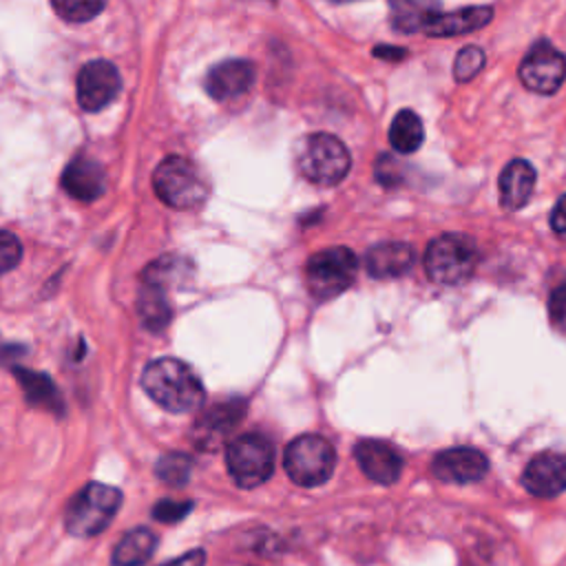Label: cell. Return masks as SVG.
Returning <instances> with one entry per match:
<instances>
[{
  "label": "cell",
  "instance_id": "f1b7e54d",
  "mask_svg": "<svg viewBox=\"0 0 566 566\" xmlns=\"http://www.w3.org/2000/svg\"><path fill=\"white\" fill-rule=\"evenodd\" d=\"M22 256V245L15 234L0 230V274L13 270L20 263Z\"/></svg>",
  "mask_w": 566,
  "mask_h": 566
},
{
  "label": "cell",
  "instance_id": "3957f363",
  "mask_svg": "<svg viewBox=\"0 0 566 566\" xmlns=\"http://www.w3.org/2000/svg\"><path fill=\"white\" fill-rule=\"evenodd\" d=\"M153 188L157 197L177 210H190L206 201L208 181L201 170L186 157H166L153 172Z\"/></svg>",
  "mask_w": 566,
  "mask_h": 566
},
{
  "label": "cell",
  "instance_id": "ba28073f",
  "mask_svg": "<svg viewBox=\"0 0 566 566\" xmlns=\"http://www.w3.org/2000/svg\"><path fill=\"white\" fill-rule=\"evenodd\" d=\"M226 464L241 489H254L274 471V447L261 433H243L228 444Z\"/></svg>",
  "mask_w": 566,
  "mask_h": 566
},
{
  "label": "cell",
  "instance_id": "8fae6325",
  "mask_svg": "<svg viewBox=\"0 0 566 566\" xmlns=\"http://www.w3.org/2000/svg\"><path fill=\"white\" fill-rule=\"evenodd\" d=\"M254 77H256V71L252 62L241 57H230L214 64L208 71L203 80V88L212 99L228 102L248 93L254 84Z\"/></svg>",
  "mask_w": 566,
  "mask_h": 566
},
{
  "label": "cell",
  "instance_id": "2e32d148",
  "mask_svg": "<svg viewBox=\"0 0 566 566\" xmlns=\"http://www.w3.org/2000/svg\"><path fill=\"white\" fill-rule=\"evenodd\" d=\"M62 188L77 201H95L106 190L104 168L93 159L77 157L64 168Z\"/></svg>",
  "mask_w": 566,
  "mask_h": 566
},
{
  "label": "cell",
  "instance_id": "f546056e",
  "mask_svg": "<svg viewBox=\"0 0 566 566\" xmlns=\"http://www.w3.org/2000/svg\"><path fill=\"white\" fill-rule=\"evenodd\" d=\"M192 509V502H177V500H159L153 509V517L164 524H175L184 520Z\"/></svg>",
  "mask_w": 566,
  "mask_h": 566
},
{
  "label": "cell",
  "instance_id": "277c9868",
  "mask_svg": "<svg viewBox=\"0 0 566 566\" xmlns=\"http://www.w3.org/2000/svg\"><path fill=\"white\" fill-rule=\"evenodd\" d=\"M478 263V248L467 234H442L427 245L424 270L433 283L458 285L464 283Z\"/></svg>",
  "mask_w": 566,
  "mask_h": 566
},
{
  "label": "cell",
  "instance_id": "8992f818",
  "mask_svg": "<svg viewBox=\"0 0 566 566\" xmlns=\"http://www.w3.org/2000/svg\"><path fill=\"white\" fill-rule=\"evenodd\" d=\"M283 464L294 484L318 486L329 480L336 464V453L325 438L316 433H303L287 444Z\"/></svg>",
  "mask_w": 566,
  "mask_h": 566
},
{
  "label": "cell",
  "instance_id": "836d02e7",
  "mask_svg": "<svg viewBox=\"0 0 566 566\" xmlns=\"http://www.w3.org/2000/svg\"><path fill=\"white\" fill-rule=\"evenodd\" d=\"M203 564H206V553L197 548V551H190V553H186V555H181V557H177V559H172L164 566H203Z\"/></svg>",
  "mask_w": 566,
  "mask_h": 566
},
{
  "label": "cell",
  "instance_id": "5b68a950",
  "mask_svg": "<svg viewBox=\"0 0 566 566\" xmlns=\"http://www.w3.org/2000/svg\"><path fill=\"white\" fill-rule=\"evenodd\" d=\"M119 504V489L102 482H91L69 502L66 531L75 537H93L108 526Z\"/></svg>",
  "mask_w": 566,
  "mask_h": 566
},
{
  "label": "cell",
  "instance_id": "ffe728a7",
  "mask_svg": "<svg viewBox=\"0 0 566 566\" xmlns=\"http://www.w3.org/2000/svg\"><path fill=\"white\" fill-rule=\"evenodd\" d=\"M15 376L24 389V396L31 405L35 407H42L46 411H53V413H64V402H62V396L57 391V387L53 385V380L40 371H33V369H15Z\"/></svg>",
  "mask_w": 566,
  "mask_h": 566
},
{
  "label": "cell",
  "instance_id": "e0dca14e",
  "mask_svg": "<svg viewBox=\"0 0 566 566\" xmlns=\"http://www.w3.org/2000/svg\"><path fill=\"white\" fill-rule=\"evenodd\" d=\"M413 248L402 241H385L369 248L365 254V268L374 279L402 276L413 265Z\"/></svg>",
  "mask_w": 566,
  "mask_h": 566
},
{
  "label": "cell",
  "instance_id": "603a6c76",
  "mask_svg": "<svg viewBox=\"0 0 566 566\" xmlns=\"http://www.w3.org/2000/svg\"><path fill=\"white\" fill-rule=\"evenodd\" d=\"M137 307H139L142 323L153 332L164 329L170 321V305H168L164 287H157L153 283H144L142 292H139Z\"/></svg>",
  "mask_w": 566,
  "mask_h": 566
},
{
  "label": "cell",
  "instance_id": "7c38bea8",
  "mask_svg": "<svg viewBox=\"0 0 566 566\" xmlns=\"http://www.w3.org/2000/svg\"><path fill=\"white\" fill-rule=\"evenodd\" d=\"M431 471L442 482L467 484L484 478V473L489 471V460L482 451L473 447H453L440 451L431 460Z\"/></svg>",
  "mask_w": 566,
  "mask_h": 566
},
{
  "label": "cell",
  "instance_id": "1f68e13d",
  "mask_svg": "<svg viewBox=\"0 0 566 566\" xmlns=\"http://www.w3.org/2000/svg\"><path fill=\"white\" fill-rule=\"evenodd\" d=\"M376 179L382 186H396L400 181V164L391 155H380L376 161Z\"/></svg>",
  "mask_w": 566,
  "mask_h": 566
},
{
  "label": "cell",
  "instance_id": "8d00e7d4",
  "mask_svg": "<svg viewBox=\"0 0 566 566\" xmlns=\"http://www.w3.org/2000/svg\"><path fill=\"white\" fill-rule=\"evenodd\" d=\"M270 2H274V0H270Z\"/></svg>",
  "mask_w": 566,
  "mask_h": 566
},
{
  "label": "cell",
  "instance_id": "e575fe53",
  "mask_svg": "<svg viewBox=\"0 0 566 566\" xmlns=\"http://www.w3.org/2000/svg\"><path fill=\"white\" fill-rule=\"evenodd\" d=\"M374 55L382 57V60H400V57H405V49H398V46H376Z\"/></svg>",
  "mask_w": 566,
  "mask_h": 566
},
{
  "label": "cell",
  "instance_id": "4316f807",
  "mask_svg": "<svg viewBox=\"0 0 566 566\" xmlns=\"http://www.w3.org/2000/svg\"><path fill=\"white\" fill-rule=\"evenodd\" d=\"M190 469H192V460L188 455H184V453H166L155 464L157 478H161L168 484H184V482H188Z\"/></svg>",
  "mask_w": 566,
  "mask_h": 566
},
{
  "label": "cell",
  "instance_id": "7a4b0ae2",
  "mask_svg": "<svg viewBox=\"0 0 566 566\" xmlns=\"http://www.w3.org/2000/svg\"><path fill=\"white\" fill-rule=\"evenodd\" d=\"M352 159L347 146L329 133L305 135L296 146L298 172L316 186H336L349 172Z\"/></svg>",
  "mask_w": 566,
  "mask_h": 566
},
{
  "label": "cell",
  "instance_id": "d6a6232c",
  "mask_svg": "<svg viewBox=\"0 0 566 566\" xmlns=\"http://www.w3.org/2000/svg\"><path fill=\"white\" fill-rule=\"evenodd\" d=\"M551 228L555 234L559 237H566V195H562L557 199V203L553 206V212H551Z\"/></svg>",
  "mask_w": 566,
  "mask_h": 566
},
{
  "label": "cell",
  "instance_id": "cb8c5ba5",
  "mask_svg": "<svg viewBox=\"0 0 566 566\" xmlns=\"http://www.w3.org/2000/svg\"><path fill=\"white\" fill-rule=\"evenodd\" d=\"M243 416V402H226V405H217L214 409H210L201 422H199V436L206 440L217 442L219 438H223Z\"/></svg>",
  "mask_w": 566,
  "mask_h": 566
},
{
  "label": "cell",
  "instance_id": "9a60e30c",
  "mask_svg": "<svg viewBox=\"0 0 566 566\" xmlns=\"http://www.w3.org/2000/svg\"><path fill=\"white\" fill-rule=\"evenodd\" d=\"M493 9L486 4H475V7H462L455 9L451 13H436L427 27L422 29V33L431 35V38H453V35H467L473 33L478 29H482L484 24L491 22Z\"/></svg>",
  "mask_w": 566,
  "mask_h": 566
},
{
  "label": "cell",
  "instance_id": "4fadbf2b",
  "mask_svg": "<svg viewBox=\"0 0 566 566\" xmlns=\"http://www.w3.org/2000/svg\"><path fill=\"white\" fill-rule=\"evenodd\" d=\"M522 484L537 497H553L566 491V453L542 451L522 473Z\"/></svg>",
  "mask_w": 566,
  "mask_h": 566
},
{
  "label": "cell",
  "instance_id": "5bb4252c",
  "mask_svg": "<svg viewBox=\"0 0 566 566\" xmlns=\"http://www.w3.org/2000/svg\"><path fill=\"white\" fill-rule=\"evenodd\" d=\"M354 455L363 473L378 484L389 486L400 478L402 458L396 451V447H391L385 440H360L354 449Z\"/></svg>",
  "mask_w": 566,
  "mask_h": 566
},
{
  "label": "cell",
  "instance_id": "30bf717a",
  "mask_svg": "<svg viewBox=\"0 0 566 566\" xmlns=\"http://www.w3.org/2000/svg\"><path fill=\"white\" fill-rule=\"evenodd\" d=\"M119 86L117 69L106 60H93L84 64L77 75V102L88 113L102 111L117 97Z\"/></svg>",
  "mask_w": 566,
  "mask_h": 566
},
{
  "label": "cell",
  "instance_id": "d590c367",
  "mask_svg": "<svg viewBox=\"0 0 566 566\" xmlns=\"http://www.w3.org/2000/svg\"><path fill=\"white\" fill-rule=\"evenodd\" d=\"M332 2H352V0H332Z\"/></svg>",
  "mask_w": 566,
  "mask_h": 566
},
{
  "label": "cell",
  "instance_id": "484cf974",
  "mask_svg": "<svg viewBox=\"0 0 566 566\" xmlns=\"http://www.w3.org/2000/svg\"><path fill=\"white\" fill-rule=\"evenodd\" d=\"M51 7L66 22H86L106 7V0H51Z\"/></svg>",
  "mask_w": 566,
  "mask_h": 566
},
{
  "label": "cell",
  "instance_id": "52a82bcc",
  "mask_svg": "<svg viewBox=\"0 0 566 566\" xmlns=\"http://www.w3.org/2000/svg\"><path fill=\"white\" fill-rule=\"evenodd\" d=\"M358 272V259L349 248L336 245L314 252L307 259V287L316 298H334L345 292Z\"/></svg>",
  "mask_w": 566,
  "mask_h": 566
},
{
  "label": "cell",
  "instance_id": "6da1fadb",
  "mask_svg": "<svg viewBox=\"0 0 566 566\" xmlns=\"http://www.w3.org/2000/svg\"><path fill=\"white\" fill-rule=\"evenodd\" d=\"M144 391L166 411L186 413L203 402V385L199 376L184 360L157 358L146 365L142 374Z\"/></svg>",
  "mask_w": 566,
  "mask_h": 566
},
{
  "label": "cell",
  "instance_id": "44dd1931",
  "mask_svg": "<svg viewBox=\"0 0 566 566\" xmlns=\"http://www.w3.org/2000/svg\"><path fill=\"white\" fill-rule=\"evenodd\" d=\"M157 537L148 528L128 531L113 551V566H142L155 551Z\"/></svg>",
  "mask_w": 566,
  "mask_h": 566
},
{
  "label": "cell",
  "instance_id": "7402d4cb",
  "mask_svg": "<svg viewBox=\"0 0 566 566\" xmlns=\"http://www.w3.org/2000/svg\"><path fill=\"white\" fill-rule=\"evenodd\" d=\"M422 139H424V128H422L420 117L413 111L402 108L394 117V122L389 126V142H391V146L398 153L409 155V153H416L420 148Z\"/></svg>",
  "mask_w": 566,
  "mask_h": 566
},
{
  "label": "cell",
  "instance_id": "ac0fdd59",
  "mask_svg": "<svg viewBox=\"0 0 566 566\" xmlns=\"http://www.w3.org/2000/svg\"><path fill=\"white\" fill-rule=\"evenodd\" d=\"M535 168L526 159H513L500 175V203L506 210H520L533 195Z\"/></svg>",
  "mask_w": 566,
  "mask_h": 566
},
{
  "label": "cell",
  "instance_id": "9c48e42d",
  "mask_svg": "<svg viewBox=\"0 0 566 566\" xmlns=\"http://www.w3.org/2000/svg\"><path fill=\"white\" fill-rule=\"evenodd\" d=\"M522 84L539 95H553L566 80V55L548 40L535 42L520 64Z\"/></svg>",
  "mask_w": 566,
  "mask_h": 566
},
{
  "label": "cell",
  "instance_id": "83f0119b",
  "mask_svg": "<svg viewBox=\"0 0 566 566\" xmlns=\"http://www.w3.org/2000/svg\"><path fill=\"white\" fill-rule=\"evenodd\" d=\"M486 57H484V51L480 46H464L460 49V53L455 55V62H453V75L458 82H467V80H473L482 66H484Z\"/></svg>",
  "mask_w": 566,
  "mask_h": 566
},
{
  "label": "cell",
  "instance_id": "4dcf8cb0",
  "mask_svg": "<svg viewBox=\"0 0 566 566\" xmlns=\"http://www.w3.org/2000/svg\"><path fill=\"white\" fill-rule=\"evenodd\" d=\"M548 316L553 327L566 336V283L557 285L548 298Z\"/></svg>",
  "mask_w": 566,
  "mask_h": 566
},
{
  "label": "cell",
  "instance_id": "d6986e66",
  "mask_svg": "<svg viewBox=\"0 0 566 566\" xmlns=\"http://www.w3.org/2000/svg\"><path fill=\"white\" fill-rule=\"evenodd\" d=\"M391 27L402 33L422 31L427 22L440 13L438 0H389Z\"/></svg>",
  "mask_w": 566,
  "mask_h": 566
},
{
  "label": "cell",
  "instance_id": "d4e9b609",
  "mask_svg": "<svg viewBox=\"0 0 566 566\" xmlns=\"http://www.w3.org/2000/svg\"><path fill=\"white\" fill-rule=\"evenodd\" d=\"M190 272V263L181 256H175V254H168V256H161L157 261H153L144 274H142V281L144 283H153L157 287H170V285H177L181 283Z\"/></svg>",
  "mask_w": 566,
  "mask_h": 566
}]
</instances>
